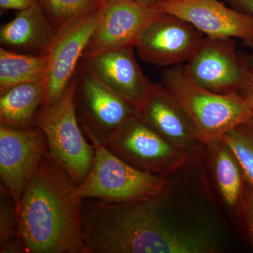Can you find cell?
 Returning a JSON list of instances; mask_svg holds the SVG:
<instances>
[{
    "mask_svg": "<svg viewBox=\"0 0 253 253\" xmlns=\"http://www.w3.org/2000/svg\"><path fill=\"white\" fill-rule=\"evenodd\" d=\"M77 186L48 152L16 208L26 253H86Z\"/></svg>",
    "mask_w": 253,
    "mask_h": 253,
    "instance_id": "cell-1",
    "label": "cell"
},
{
    "mask_svg": "<svg viewBox=\"0 0 253 253\" xmlns=\"http://www.w3.org/2000/svg\"><path fill=\"white\" fill-rule=\"evenodd\" d=\"M161 83L187 113L204 144L221 139L233 126L253 117L239 93L208 90L193 81L181 64L166 68Z\"/></svg>",
    "mask_w": 253,
    "mask_h": 253,
    "instance_id": "cell-2",
    "label": "cell"
},
{
    "mask_svg": "<svg viewBox=\"0 0 253 253\" xmlns=\"http://www.w3.org/2000/svg\"><path fill=\"white\" fill-rule=\"evenodd\" d=\"M76 75L61 97L37 113L35 126L45 134L50 156L67 171L77 185L85 179L94 161L95 150L88 143L75 111Z\"/></svg>",
    "mask_w": 253,
    "mask_h": 253,
    "instance_id": "cell-3",
    "label": "cell"
},
{
    "mask_svg": "<svg viewBox=\"0 0 253 253\" xmlns=\"http://www.w3.org/2000/svg\"><path fill=\"white\" fill-rule=\"evenodd\" d=\"M89 140L94 146V158L89 174L76 188V194L81 199L129 202L156 194L163 187L165 176L140 172L99 141Z\"/></svg>",
    "mask_w": 253,
    "mask_h": 253,
    "instance_id": "cell-4",
    "label": "cell"
},
{
    "mask_svg": "<svg viewBox=\"0 0 253 253\" xmlns=\"http://www.w3.org/2000/svg\"><path fill=\"white\" fill-rule=\"evenodd\" d=\"M76 75L74 105L78 123L88 139L104 145L121 126L137 116V109L83 64Z\"/></svg>",
    "mask_w": 253,
    "mask_h": 253,
    "instance_id": "cell-5",
    "label": "cell"
},
{
    "mask_svg": "<svg viewBox=\"0 0 253 253\" xmlns=\"http://www.w3.org/2000/svg\"><path fill=\"white\" fill-rule=\"evenodd\" d=\"M104 146L134 169L161 176L181 166L195 150L173 146L138 116L121 126Z\"/></svg>",
    "mask_w": 253,
    "mask_h": 253,
    "instance_id": "cell-6",
    "label": "cell"
},
{
    "mask_svg": "<svg viewBox=\"0 0 253 253\" xmlns=\"http://www.w3.org/2000/svg\"><path fill=\"white\" fill-rule=\"evenodd\" d=\"M184 68L205 89L221 94L239 92L250 70L245 56L236 51L233 38L204 37Z\"/></svg>",
    "mask_w": 253,
    "mask_h": 253,
    "instance_id": "cell-7",
    "label": "cell"
},
{
    "mask_svg": "<svg viewBox=\"0 0 253 253\" xmlns=\"http://www.w3.org/2000/svg\"><path fill=\"white\" fill-rule=\"evenodd\" d=\"M48 152L45 134L38 126L14 129L0 126V179L14 199L16 208Z\"/></svg>",
    "mask_w": 253,
    "mask_h": 253,
    "instance_id": "cell-8",
    "label": "cell"
},
{
    "mask_svg": "<svg viewBox=\"0 0 253 253\" xmlns=\"http://www.w3.org/2000/svg\"><path fill=\"white\" fill-rule=\"evenodd\" d=\"M104 6L56 34L44 54L49 57V66L45 77V96L41 109L56 103L74 77L86 46L101 22Z\"/></svg>",
    "mask_w": 253,
    "mask_h": 253,
    "instance_id": "cell-9",
    "label": "cell"
},
{
    "mask_svg": "<svg viewBox=\"0 0 253 253\" xmlns=\"http://www.w3.org/2000/svg\"><path fill=\"white\" fill-rule=\"evenodd\" d=\"M164 14L157 4L108 0L101 22L86 46L83 59L106 50L135 46L148 26Z\"/></svg>",
    "mask_w": 253,
    "mask_h": 253,
    "instance_id": "cell-10",
    "label": "cell"
},
{
    "mask_svg": "<svg viewBox=\"0 0 253 253\" xmlns=\"http://www.w3.org/2000/svg\"><path fill=\"white\" fill-rule=\"evenodd\" d=\"M203 35L191 23L165 13L145 30L135 50L145 62L170 67L191 59L204 38Z\"/></svg>",
    "mask_w": 253,
    "mask_h": 253,
    "instance_id": "cell-11",
    "label": "cell"
},
{
    "mask_svg": "<svg viewBox=\"0 0 253 253\" xmlns=\"http://www.w3.org/2000/svg\"><path fill=\"white\" fill-rule=\"evenodd\" d=\"M163 13L191 23L206 36L239 38L253 44V15L225 6L219 0H165Z\"/></svg>",
    "mask_w": 253,
    "mask_h": 253,
    "instance_id": "cell-12",
    "label": "cell"
},
{
    "mask_svg": "<svg viewBox=\"0 0 253 253\" xmlns=\"http://www.w3.org/2000/svg\"><path fill=\"white\" fill-rule=\"evenodd\" d=\"M135 46L106 50L82 59V64L99 81L139 109L153 83L143 74L134 54ZM81 60V61H82Z\"/></svg>",
    "mask_w": 253,
    "mask_h": 253,
    "instance_id": "cell-13",
    "label": "cell"
},
{
    "mask_svg": "<svg viewBox=\"0 0 253 253\" xmlns=\"http://www.w3.org/2000/svg\"><path fill=\"white\" fill-rule=\"evenodd\" d=\"M138 117L173 146L193 151L203 144L182 106L161 83H153Z\"/></svg>",
    "mask_w": 253,
    "mask_h": 253,
    "instance_id": "cell-14",
    "label": "cell"
},
{
    "mask_svg": "<svg viewBox=\"0 0 253 253\" xmlns=\"http://www.w3.org/2000/svg\"><path fill=\"white\" fill-rule=\"evenodd\" d=\"M54 26L41 3L18 11L0 28V43L8 49L44 54L56 36Z\"/></svg>",
    "mask_w": 253,
    "mask_h": 253,
    "instance_id": "cell-15",
    "label": "cell"
},
{
    "mask_svg": "<svg viewBox=\"0 0 253 253\" xmlns=\"http://www.w3.org/2000/svg\"><path fill=\"white\" fill-rule=\"evenodd\" d=\"M210 177L226 209L234 216L246 182L242 167L235 154L221 139L204 144Z\"/></svg>",
    "mask_w": 253,
    "mask_h": 253,
    "instance_id": "cell-16",
    "label": "cell"
},
{
    "mask_svg": "<svg viewBox=\"0 0 253 253\" xmlns=\"http://www.w3.org/2000/svg\"><path fill=\"white\" fill-rule=\"evenodd\" d=\"M45 93V79L18 84L0 93V126L14 129L35 126Z\"/></svg>",
    "mask_w": 253,
    "mask_h": 253,
    "instance_id": "cell-17",
    "label": "cell"
},
{
    "mask_svg": "<svg viewBox=\"0 0 253 253\" xmlns=\"http://www.w3.org/2000/svg\"><path fill=\"white\" fill-rule=\"evenodd\" d=\"M49 66L46 54L16 53L0 47V93L23 84L45 79Z\"/></svg>",
    "mask_w": 253,
    "mask_h": 253,
    "instance_id": "cell-18",
    "label": "cell"
},
{
    "mask_svg": "<svg viewBox=\"0 0 253 253\" xmlns=\"http://www.w3.org/2000/svg\"><path fill=\"white\" fill-rule=\"evenodd\" d=\"M108 0H41L56 33L106 4Z\"/></svg>",
    "mask_w": 253,
    "mask_h": 253,
    "instance_id": "cell-19",
    "label": "cell"
},
{
    "mask_svg": "<svg viewBox=\"0 0 253 253\" xmlns=\"http://www.w3.org/2000/svg\"><path fill=\"white\" fill-rule=\"evenodd\" d=\"M19 217L14 200L0 184V253H25Z\"/></svg>",
    "mask_w": 253,
    "mask_h": 253,
    "instance_id": "cell-20",
    "label": "cell"
},
{
    "mask_svg": "<svg viewBox=\"0 0 253 253\" xmlns=\"http://www.w3.org/2000/svg\"><path fill=\"white\" fill-rule=\"evenodd\" d=\"M221 139L235 154L246 180L253 186V116L233 126Z\"/></svg>",
    "mask_w": 253,
    "mask_h": 253,
    "instance_id": "cell-21",
    "label": "cell"
},
{
    "mask_svg": "<svg viewBox=\"0 0 253 253\" xmlns=\"http://www.w3.org/2000/svg\"><path fill=\"white\" fill-rule=\"evenodd\" d=\"M234 218L253 251V186L247 180Z\"/></svg>",
    "mask_w": 253,
    "mask_h": 253,
    "instance_id": "cell-22",
    "label": "cell"
},
{
    "mask_svg": "<svg viewBox=\"0 0 253 253\" xmlns=\"http://www.w3.org/2000/svg\"><path fill=\"white\" fill-rule=\"evenodd\" d=\"M238 93L244 100L253 116V71L248 73Z\"/></svg>",
    "mask_w": 253,
    "mask_h": 253,
    "instance_id": "cell-23",
    "label": "cell"
},
{
    "mask_svg": "<svg viewBox=\"0 0 253 253\" xmlns=\"http://www.w3.org/2000/svg\"><path fill=\"white\" fill-rule=\"evenodd\" d=\"M38 3L41 0H0V6L3 10L21 11Z\"/></svg>",
    "mask_w": 253,
    "mask_h": 253,
    "instance_id": "cell-24",
    "label": "cell"
},
{
    "mask_svg": "<svg viewBox=\"0 0 253 253\" xmlns=\"http://www.w3.org/2000/svg\"><path fill=\"white\" fill-rule=\"evenodd\" d=\"M231 4L234 5L244 12L253 15V0H228ZM251 54L245 56L249 65L250 71H253V44Z\"/></svg>",
    "mask_w": 253,
    "mask_h": 253,
    "instance_id": "cell-25",
    "label": "cell"
},
{
    "mask_svg": "<svg viewBox=\"0 0 253 253\" xmlns=\"http://www.w3.org/2000/svg\"><path fill=\"white\" fill-rule=\"evenodd\" d=\"M129 1H136V2L144 3V4H156L165 0H129Z\"/></svg>",
    "mask_w": 253,
    "mask_h": 253,
    "instance_id": "cell-26",
    "label": "cell"
}]
</instances>
